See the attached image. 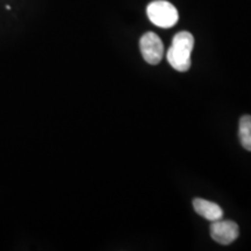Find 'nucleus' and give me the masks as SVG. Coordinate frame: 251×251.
Returning <instances> with one entry per match:
<instances>
[{
  "instance_id": "f257e3e1",
  "label": "nucleus",
  "mask_w": 251,
  "mask_h": 251,
  "mask_svg": "<svg viewBox=\"0 0 251 251\" xmlns=\"http://www.w3.org/2000/svg\"><path fill=\"white\" fill-rule=\"evenodd\" d=\"M194 47V37L188 31H179L172 39L171 47L166 52L169 64L175 70L185 72L191 68V54Z\"/></svg>"
},
{
  "instance_id": "f03ea898",
  "label": "nucleus",
  "mask_w": 251,
  "mask_h": 251,
  "mask_svg": "<svg viewBox=\"0 0 251 251\" xmlns=\"http://www.w3.org/2000/svg\"><path fill=\"white\" fill-rule=\"evenodd\" d=\"M149 20L157 27L171 28L178 23L179 14L177 8L166 0H155L147 7Z\"/></svg>"
},
{
  "instance_id": "7ed1b4c3",
  "label": "nucleus",
  "mask_w": 251,
  "mask_h": 251,
  "mask_svg": "<svg viewBox=\"0 0 251 251\" xmlns=\"http://www.w3.org/2000/svg\"><path fill=\"white\" fill-rule=\"evenodd\" d=\"M140 49L144 61L151 65L158 64L164 56V46L157 34L148 31L141 37Z\"/></svg>"
},
{
  "instance_id": "20e7f679",
  "label": "nucleus",
  "mask_w": 251,
  "mask_h": 251,
  "mask_svg": "<svg viewBox=\"0 0 251 251\" xmlns=\"http://www.w3.org/2000/svg\"><path fill=\"white\" fill-rule=\"evenodd\" d=\"M209 231H211L213 240L222 246H228V244L233 243L240 235V229H238L236 222L222 219L213 221Z\"/></svg>"
},
{
  "instance_id": "39448f33",
  "label": "nucleus",
  "mask_w": 251,
  "mask_h": 251,
  "mask_svg": "<svg viewBox=\"0 0 251 251\" xmlns=\"http://www.w3.org/2000/svg\"><path fill=\"white\" fill-rule=\"evenodd\" d=\"M193 208L198 214L208 221H218L224 218V211L218 203L201 199V198H196L193 200Z\"/></svg>"
},
{
  "instance_id": "423d86ee",
  "label": "nucleus",
  "mask_w": 251,
  "mask_h": 251,
  "mask_svg": "<svg viewBox=\"0 0 251 251\" xmlns=\"http://www.w3.org/2000/svg\"><path fill=\"white\" fill-rule=\"evenodd\" d=\"M238 139L242 147L251 151V115H243L238 125Z\"/></svg>"
}]
</instances>
